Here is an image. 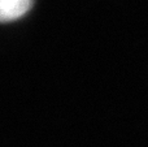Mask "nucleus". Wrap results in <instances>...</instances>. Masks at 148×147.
Returning <instances> with one entry per match:
<instances>
[{
	"label": "nucleus",
	"mask_w": 148,
	"mask_h": 147,
	"mask_svg": "<svg viewBox=\"0 0 148 147\" xmlns=\"http://www.w3.org/2000/svg\"><path fill=\"white\" fill-rule=\"evenodd\" d=\"M34 0H0V22L20 20L33 7Z\"/></svg>",
	"instance_id": "1"
}]
</instances>
